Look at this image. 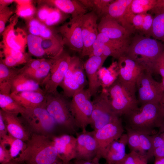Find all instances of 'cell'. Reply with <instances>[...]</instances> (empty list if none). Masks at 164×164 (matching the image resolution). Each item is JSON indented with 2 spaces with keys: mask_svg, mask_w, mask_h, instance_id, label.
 Here are the masks:
<instances>
[{
  "mask_svg": "<svg viewBox=\"0 0 164 164\" xmlns=\"http://www.w3.org/2000/svg\"><path fill=\"white\" fill-rule=\"evenodd\" d=\"M125 127L150 135L164 128V111L159 103H147L124 115Z\"/></svg>",
  "mask_w": 164,
  "mask_h": 164,
  "instance_id": "obj_1",
  "label": "cell"
},
{
  "mask_svg": "<svg viewBox=\"0 0 164 164\" xmlns=\"http://www.w3.org/2000/svg\"><path fill=\"white\" fill-rule=\"evenodd\" d=\"M164 50V45L151 37L140 34L131 39L125 54L141 66L145 71L154 73L155 61Z\"/></svg>",
  "mask_w": 164,
  "mask_h": 164,
  "instance_id": "obj_2",
  "label": "cell"
},
{
  "mask_svg": "<svg viewBox=\"0 0 164 164\" xmlns=\"http://www.w3.org/2000/svg\"><path fill=\"white\" fill-rule=\"evenodd\" d=\"M26 143L25 150L15 160L19 164H51L61 160L50 137L33 134Z\"/></svg>",
  "mask_w": 164,
  "mask_h": 164,
  "instance_id": "obj_3",
  "label": "cell"
},
{
  "mask_svg": "<svg viewBox=\"0 0 164 164\" xmlns=\"http://www.w3.org/2000/svg\"><path fill=\"white\" fill-rule=\"evenodd\" d=\"M69 102L58 92L46 94L45 107L56 124L58 128L65 134L77 133L74 118L71 113Z\"/></svg>",
  "mask_w": 164,
  "mask_h": 164,
  "instance_id": "obj_4",
  "label": "cell"
},
{
  "mask_svg": "<svg viewBox=\"0 0 164 164\" xmlns=\"http://www.w3.org/2000/svg\"><path fill=\"white\" fill-rule=\"evenodd\" d=\"M104 89L112 109L117 116H124L138 107L136 87L125 84L118 78Z\"/></svg>",
  "mask_w": 164,
  "mask_h": 164,
  "instance_id": "obj_5",
  "label": "cell"
},
{
  "mask_svg": "<svg viewBox=\"0 0 164 164\" xmlns=\"http://www.w3.org/2000/svg\"><path fill=\"white\" fill-rule=\"evenodd\" d=\"M19 118L31 135L36 134L50 137L54 135L53 133L58 128L46 110L45 103L39 106L25 109Z\"/></svg>",
  "mask_w": 164,
  "mask_h": 164,
  "instance_id": "obj_6",
  "label": "cell"
},
{
  "mask_svg": "<svg viewBox=\"0 0 164 164\" xmlns=\"http://www.w3.org/2000/svg\"><path fill=\"white\" fill-rule=\"evenodd\" d=\"M91 97L88 89L84 88L76 92L69 102L76 126L83 132L87 131L86 128L90 123L93 108Z\"/></svg>",
  "mask_w": 164,
  "mask_h": 164,
  "instance_id": "obj_7",
  "label": "cell"
},
{
  "mask_svg": "<svg viewBox=\"0 0 164 164\" xmlns=\"http://www.w3.org/2000/svg\"><path fill=\"white\" fill-rule=\"evenodd\" d=\"M83 65L80 59L72 56L69 67L60 86L66 98L72 97L77 91L84 88L86 84Z\"/></svg>",
  "mask_w": 164,
  "mask_h": 164,
  "instance_id": "obj_8",
  "label": "cell"
},
{
  "mask_svg": "<svg viewBox=\"0 0 164 164\" xmlns=\"http://www.w3.org/2000/svg\"><path fill=\"white\" fill-rule=\"evenodd\" d=\"M68 53L63 51L54 58L49 74L41 84L45 94L56 93L69 67L71 59Z\"/></svg>",
  "mask_w": 164,
  "mask_h": 164,
  "instance_id": "obj_9",
  "label": "cell"
},
{
  "mask_svg": "<svg viewBox=\"0 0 164 164\" xmlns=\"http://www.w3.org/2000/svg\"><path fill=\"white\" fill-rule=\"evenodd\" d=\"M92 101L93 108L90 125L93 130H98L111 121L116 116L111 105L105 89L103 88Z\"/></svg>",
  "mask_w": 164,
  "mask_h": 164,
  "instance_id": "obj_10",
  "label": "cell"
},
{
  "mask_svg": "<svg viewBox=\"0 0 164 164\" xmlns=\"http://www.w3.org/2000/svg\"><path fill=\"white\" fill-rule=\"evenodd\" d=\"M93 131L97 145V155L95 158L100 160L108 146L119 139L125 130L121 119L117 116L103 127Z\"/></svg>",
  "mask_w": 164,
  "mask_h": 164,
  "instance_id": "obj_11",
  "label": "cell"
},
{
  "mask_svg": "<svg viewBox=\"0 0 164 164\" xmlns=\"http://www.w3.org/2000/svg\"><path fill=\"white\" fill-rule=\"evenodd\" d=\"M152 74L145 71L138 77L136 84L137 98L141 105L147 103H159L163 92L160 83L156 81Z\"/></svg>",
  "mask_w": 164,
  "mask_h": 164,
  "instance_id": "obj_12",
  "label": "cell"
},
{
  "mask_svg": "<svg viewBox=\"0 0 164 164\" xmlns=\"http://www.w3.org/2000/svg\"><path fill=\"white\" fill-rule=\"evenodd\" d=\"M83 16L72 18L58 29L64 45L72 50L81 53L83 48L81 26Z\"/></svg>",
  "mask_w": 164,
  "mask_h": 164,
  "instance_id": "obj_13",
  "label": "cell"
},
{
  "mask_svg": "<svg viewBox=\"0 0 164 164\" xmlns=\"http://www.w3.org/2000/svg\"><path fill=\"white\" fill-rule=\"evenodd\" d=\"M132 1L114 0L109 6L106 14L115 20L131 35L135 32L132 23L135 15L131 8Z\"/></svg>",
  "mask_w": 164,
  "mask_h": 164,
  "instance_id": "obj_14",
  "label": "cell"
},
{
  "mask_svg": "<svg viewBox=\"0 0 164 164\" xmlns=\"http://www.w3.org/2000/svg\"><path fill=\"white\" fill-rule=\"evenodd\" d=\"M98 17L93 11L84 15L81 20V30L83 48L81 53L82 57L88 56L92 46L99 33L97 20Z\"/></svg>",
  "mask_w": 164,
  "mask_h": 164,
  "instance_id": "obj_15",
  "label": "cell"
},
{
  "mask_svg": "<svg viewBox=\"0 0 164 164\" xmlns=\"http://www.w3.org/2000/svg\"><path fill=\"white\" fill-rule=\"evenodd\" d=\"M117 63L118 68V78L125 84L136 87L138 77L145 71L143 68L125 54L118 59Z\"/></svg>",
  "mask_w": 164,
  "mask_h": 164,
  "instance_id": "obj_16",
  "label": "cell"
},
{
  "mask_svg": "<svg viewBox=\"0 0 164 164\" xmlns=\"http://www.w3.org/2000/svg\"><path fill=\"white\" fill-rule=\"evenodd\" d=\"M75 159L91 160L97 155V145L93 131L77 133Z\"/></svg>",
  "mask_w": 164,
  "mask_h": 164,
  "instance_id": "obj_17",
  "label": "cell"
},
{
  "mask_svg": "<svg viewBox=\"0 0 164 164\" xmlns=\"http://www.w3.org/2000/svg\"><path fill=\"white\" fill-rule=\"evenodd\" d=\"M107 58L103 56H93L89 57L83 64L88 80L87 88L91 96H95L101 86L98 71Z\"/></svg>",
  "mask_w": 164,
  "mask_h": 164,
  "instance_id": "obj_18",
  "label": "cell"
},
{
  "mask_svg": "<svg viewBox=\"0 0 164 164\" xmlns=\"http://www.w3.org/2000/svg\"><path fill=\"white\" fill-rule=\"evenodd\" d=\"M50 138L53 142L60 160L67 163L75 159L76 137L73 135L63 134L58 136L53 135Z\"/></svg>",
  "mask_w": 164,
  "mask_h": 164,
  "instance_id": "obj_19",
  "label": "cell"
},
{
  "mask_svg": "<svg viewBox=\"0 0 164 164\" xmlns=\"http://www.w3.org/2000/svg\"><path fill=\"white\" fill-rule=\"evenodd\" d=\"M99 33L109 38L122 41H129L131 35L115 20L108 15L102 17L98 23Z\"/></svg>",
  "mask_w": 164,
  "mask_h": 164,
  "instance_id": "obj_20",
  "label": "cell"
},
{
  "mask_svg": "<svg viewBox=\"0 0 164 164\" xmlns=\"http://www.w3.org/2000/svg\"><path fill=\"white\" fill-rule=\"evenodd\" d=\"M127 144V135L124 133L119 139L114 141L108 146L102 158L105 159L107 164H119L127 154L126 147Z\"/></svg>",
  "mask_w": 164,
  "mask_h": 164,
  "instance_id": "obj_21",
  "label": "cell"
},
{
  "mask_svg": "<svg viewBox=\"0 0 164 164\" xmlns=\"http://www.w3.org/2000/svg\"><path fill=\"white\" fill-rule=\"evenodd\" d=\"M8 135L26 142L31 135L27 131L18 116L8 113L0 109Z\"/></svg>",
  "mask_w": 164,
  "mask_h": 164,
  "instance_id": "obj_22",
  "label": "cell"
},
{
  "mask_svg": "<svg viewBox=\"0 0 164 164\" xmlns=\"http://www.w3.org/2000/svg\"><path fill=\"white\" fill-rule=\"evenodd\" d=\"M10 96L20 105L25 109L39 106L45 102L46 94L44 91H26Z\"/></svg>",
  "mask_w": 164,
  "mask_h": 164,
  "instance_id": "obj_23",
  "label": "cell"
},
{
  "mask_svg": "<svg viewBox=\"0 0 164 164\" xmlns=\"http://www.w3.org/2000/svg\"><path fill=\"white\" fill-rule=\"evenodd\" d=\"M11 94L29 91H43L40 84L21 72L16 75L12 80Z\"/></svg>",
  "mask_w": 164,
  "mask_h": 164,
  "instance_id": "obj_24",
  "label": "cell"
},
{
  "mask_svg": "<svg viewBox=\"0 0 164 164\" xmlns=\"http://www.w3.org/2000/svg\"><path fill=\"white\" fill-rule=\"evenodd\" d=\"M48 2L60 11L70 14L72 18L83 16L87 13V9L79 0H52Z\"/></svg>",
  "mask_w": 164,
  "mask_h": 164,
  "instance_id": "obj_25",
  "label": "cell"
},
{
  "mask_svg": "<svg viewBox=\"0 0 164 164\" xmlns=\"http://www.w3.org/2000/svg\"><path fill=\"white\" fill-rule=\"evenodd\" d=\"M17 18H14L3 32V43L4 47L19 50L24 52L23 40H21V38H18L15 29Z\"/></svg>",
  "mask_w": 164,
  "mask_h": 164,
  "instance_id": "obj_26",
  "label": "cell"
},
{
  "mask_svg": "<svg viewBox=\"0 0 164 164\" xmlns=\"http://www.w3.org/2000/svg\"><path fill=\"white\" fill-rule=\"evenodd\" d=\"M21 71V69H12L0 63V94L10 95L11 93V82L13 78Z\"/></svg>",
  "mask_w": 164,
  "mask_h": 164,
  "instance_id": "obj_27",
  "label": "cell"
},
{
  "mask_svg": "<svg viewBox=\"0 0 164 164\" xmlns=\"http://www.w3.org/2000/svg\"><path fill=\"white\" fill-rule=\"evenodd\" d=\"M4 59L2 62L9 67H15L27 63L29 60L24 52L21 51L4 47L3 49Z\"/></svg>",
  "mask_w": 164,
  "mask_h": 164,
  "instance_id": "obj_28",
  "label": "cell"
},
{
  "mask_svg": "<svg viewBox=\"0 0 164 164\" xmlns=\"http://www.w3.org/2000/svg\"><path fill=\"white\" fill-rule=\"evenodd\" d=\"M99 78L102 88H106L111 84L118 77L117 62H113L108 68L102 67L98 71Z\"/></svg>",
  "mask_w": 164,
  "mask_h": 164,
  "instance_id": "obj_29",
  "label": "cell"
},
{
  "mask_svg": "<svg viewBox=\"0 0 164 164\" xmlns=\"http://www.w3.org/2000/svg\"><path fill=\"white\" fill-rule=\"evenodd\" d=\"M0 141L6 144L9 148V151L13 160L18 159L25 150L26 143L23 140L15 138L8 135Z\"/></svg>",
  "mask_w": 164,
  "mask_h": 164,
  "instance_id": "obj_30",
  "label": "cell"
},
{
  "mask_svg": "<svg viewBox=\"0 0 164 164\" xmlns=\"http://www.w3.org/2000/svg\"><path fill=\"white\" fill-rule=\"evenodd\" d=\"M0 109L6 112L18 116L25 109L18 103L10 95L0 94Z\"/></svg>",
  "mask_w": 164,
  "mask_h": 164,
  "instance_id": "obj_31",
  "label": "cell"
},
{
  "mask_svg": "<svg viewBox=\"0 0 164 164\" xmlns=\"http://www.w3.org/2000/svg\"><path fill=\"white\" fill-rule=\"evenodd\" d=\"M87 9L94 11L98 17L106 15L108 9L114 0H79Z\"/></svg>",
  "mask_w": 164,
  "mask_h": 164,
  "instance_id": "obj_32",
  "label": "cell"
},
{
  "mask_svg": "<svg viewBox=\"0 0 164 164\" xmlns=\"http://www.w3.org/2000/svg\"><path fill=\"white\" fill-rule=\"evenodd\" d=\"M53 60L54 58L47 60L43 58L39 67L32 73L26 76L38 83L41 86L49 74Z\"/></svg>",
  "mask_w": 164,
  "mask_h": 164,
  "instance_id": "obj_33",
  "label": "cell"
},
{
  "mask_svg": "<svg viewBox=\"0 0 164 164\" xmlns=\"http://www.w3.org/2000/svg\"><path fill=\"white\" fill-rule=\"evenodd\" d=\"M29 29L30 34L43 39H51L56 35L45 25L36 19H32L29 22Z\"/></svg>",
  "mask_w": 164,
  "mask_h": 164,
  "instance_id": "obj_34",
  "label": "cell"
},
{
  "mask_svg": "<svg viewBox=\"0 0 164 164\" xmlns=\"http://www.w3.org/2000/svg\"><path fill=\"white\" fill-rule=\"evenodd\" d=\"M43 38L31 34H29L26 38V43L30 53L36 57H42L46 55L43 48Z\"/></svg>",
  "mask_w": 164,
  "mask_h": 164,
  "instance_id": "obj_35",
  "label": "cell"
},
{
  "mask_svg": "<svg viewBox=\"0 0 164 164\" xmlns=\"http://www.w3.org/2000/svg\"><path fill=\"white\" fill-rule=\"evenodd\" d=\"M150 36L164 42V13L154 16Z\"/></svg>",
  "mask_w": 164,
  "mask_h": 164,
  "instance_id": "obj_36",
  "label": "cell"
},
{
  "mask_svg": "<svg viewBox=\"0 0 164 164\" xmlns=\"http://www.w3.org/2000/svg\"><path fill=\"white\" fill-rule=\"evenodd\" d=\"M139 133L140 149L138 152L146 156L149 159L153 157L152 135Z\"/></svg>",
  "mask_w": 164,
  "mask_h": 164,
  "instance_id": "obj_37",
  "label": "cell"
},
{
  "mask_svg": "<svg viewBox=\"0 0 164 164\" xmlns=\"http://www.w3.org/2000/svg\"><path fill=\"white\" fill-rule=\"evenodd\" d=\"M156 2V0H132L131 9L134 14L145 13L153 8Z\"/></svg>",
  "mask_w": 164,
  "mask_h": 164,
  "instance_id": "obj_38",
  "label": "cell"
},
{
  "mask_svg": "<svg viewBox=\"0 0 164 164\" xmlns=\"http://www.w3.org/2000/svg\"><path fill=\"white\" fill-rule=\"evenodd\" d=\"M14 2L17 4L16 12L17 16L28 18L34 14L35 10L31 1L17 0Z\"/></svg>",
  "mask_w": 164,
  "mask_h": 164,
  "instance_id": "obj_39",
  "label": "cell"
},
{
  "mask_svg": "<svg viewBox=\"0 0 164 164\" xmlns=\"http://www.w3.org/2000/svg\"><path fill=\"white\" fill-rule=\"evenodd\" d=\"M149 159L138 152L132 151L127 154L123 160L119 164H148Z\"/></svg>",
  "mask_w": 164,
  "mask_h": 164,
  "instance_id": "obj_40",
  "label": "cell"
},
{
  "mask_svg": "<svg viewBox=\"0 0 164 164\" xmlns=\"http://www.w3.org/2000/svg\"><path fill=\"white\" fill-rule=\"evenodd\" d=\"M127 136V144L130 151L139 152L140 149L139 133L131 129L125 127Z\"/></svg>",
  "mask_w": 164,
  "mask_h": 164,
  "instance_id": "obj_41",
  "label": "cell"
},
{
  "mask_svg": "<svg viewBox=\"0 0 164 164\" xmlns=\"http://www.w3.org/2000/svg\"><path fill=\"white\" fill-rule=\"evenodd\" d=\"M97 39L104 45L126 51L130 42V41H122L112 39L101 33H98Z\"/></svg>",
  "mask_w": 164,
  "mask_h": 164,
  "instance_id": "obj_42",
  "label": "cell"
},
{
  "mask_svg": "<svg viewBox=\"0 0 164 164\" xmlns=\"http://www.w3.org/2000/svg\"><path fill=\"white\" fill-rule=\"evenodd\" d=\"M154 17L148 13H145L144 20L140 34L145 36L150 37Z\"/></svg>",
  "mask_w": 164,
  "mask_h": 164,
  "instance_id": "obj_43",
  "label": "cell"
},
{
  "mask_svg": "<svg viewBox=\"0 0 164 164\" xmlns=\"http://www.w3.org/2000/svg\"><path fill=\"white\" fill-rule=\"evenodd\" d=\"M43 58L29 60L21 69V72L27 76L32 73L39 67Z\"/></svg>",
  "mask_w": 164,
  "mask_h": 164,
  "instance_id": "obj_44",
  "label": "cell"
},
{
  "mask_svg": "<svg viewBox=\"0 0 164 164\" xmlns=\"http://www.w3.org/2000/svg\"><path fill=\"white\" fill-rule=\"evenodd\" d=\"M0 32L1 33L4 30L6 23L13 12L7 6H0Z\"/></svg>",
  "mask_w": 164,
  "mask_h": 164,
  "instance_id": "obj_45",
  "label": "cell"
},
{
  "mask_svg": "<svg viewBox=\"0 0 164 164\" xmlns=\"http://www.w3.org/2000/svg\"><path fill=\"white\" fill-rule=\"evenodd\" d=\"M61 18L60 10L56 8H52L44 22L48 26H52L58 22Z\"/></svg>",
  "mask_w": 164,
  "mask_h": 164,
  "instance_id": "obj_46",
  "label": "cell"
},
{
  "mask_svg": "<svg viewBox=\"0 0 164 164\" xmlns=\"http://www.w3.org/2000/svg\"><path fill=\"white\" fill-rule=\"evenodd\" d=\"M154 73L164 77V50L157 58L154 66Z\"/></svg>",
  "mask_w": 164,
  "mask_h": 164,
  "instance_id": "obj_47",
  "label": "cell"
},
{
  "mask_svg": "<svg viewBox=\"0 0 164 164\" xmlns=\"http://www.w3.org/2000/svg\"><path fill=\"white\" fill-rule=\"evenodd\" d=\"M9 149L6 145L0 141V163L8 162L12 160Z\"/></svg>",
  "mask_w": 164,
  "mask_h": 164,
  "instance_id": "obj_48",
  "label": "cell"
},
{
  "mask_svg": "<svg viewBox=\"0 0 164 164\" xmlns=\"http://www.w3.org/2000/svg\"><path fill=\"white\" fill-rule=\"evenodd\" d=\"M104 44L96 39L93 43L89 57L103 56Z\"/></svg>",
  "mask_w": 164,
  "mask_h": 164,
  "instance_id": "obj_49",
  "label": "cell"
},
{
  "mask_svg": "<svg viewBox=\"0 0 164 164\" xmlns=\"http://www.w3.org/2000/svg\"><path fill=\"white\" fill-rule=\"evenodd\" d=\"M144 14H135L132 18V24L135 31L136 30L139 32L141 30L143 23Z\"/></svg>",
  "mask_w": 164,
  "mask_h": 164,
  "instance_id": "obj_50",
  "label": "cell"
},
{
  "mask_svg": "<svg viewBox=\"0 0 164 164\" xmlns=\"http://www.w3.org/2000/svg\"><path fill=\"white\" fill-rule=\"evenodd\" d=\"M151 14L155 15L164 13V0H156L153 8L150 11Z\"/></svg>",
  "mask_w": 164,
  "mask_h": 164,
  "instance_id": "obj_51",
  "label": "cell"
},
{
  "mask_svg": "<svg viewBox=\"0 0 164 164\" xmlns=\"http://www.w3.org/2000/svg\"><path fill=\"white\" fill-rule=\"evenodd\" d=\"M52 8L47 6H44L39 9L37 13L38 18L43 22L46 19L48 15Z\"/></svg>",
  "mask_w": 164,
  "mask_h": 164,
  "instance_id": "obj_52",
  "label": "cell"
},
{
  "mask_svg": "<svg viewBox=\"0 0 164 164\" xmlns=\"http://www.w3.org/2000/svg\"><path fill=\"white\" fill-rule=\"evenodd\" d=\"M8 135L6 126L1 113H0V139Z\"/></svg>",
  "mask_w": 164,
  "mask_h": 164,
  "instance_id": "obj_53",
  "label": "cell"
},
{
  "mask_svg": "<svg viewBox=\"0 0 164 164\" xmlns=\"http://www.w3.org/2000/svg\"><path fill=\"white\" fill-rule=\"evenodd\" d=\"M153 157L155 159L164 157V141L160 146L154 150Z\"/></svg>",
  "mask_w": 164,
  "mask_h": 164,
  "instance_id": "obj_54",
  "label": "cell"
},
{
  "mask_svg": "<svg viewBox=\"0 0 164 164\" xmlns=\"http://www.w3.org/2000/svg\"><path fill=\"white\" fill-rule=\"evenodd\" d=\"M73 164H94L93 160H87L74 159L72 162Z\"/></svg>",
  "mask_w": 164,
  "mask_h": 164,
  "instance_id": "obj_55",
  "label": "cell"
},
{
  "mask_svg": "<svg viewBox=\"0 0 164 164\" xmlns=\"http://www.w3.org/2000/svg\"><path fill=\"white\" fill-rule=\"evenodd\" d=\"M14 2L13 0H0V6L6 7L7 5Z\"/></svg>",
  "mask_w": 164,
  "mask_h": 164,
  "instance_id": "obj_56",
  "label": "cell"
},
{
  "mask_svg": "<svg viewBox=\"0 0 164 164\" xmlns=\"http://www.w3.org/2000/svg\"><path fill=\"white\" fill-rule=\"evenodd\" d=\"M153 164H164V157L161 158L155 159Z\"/></svg>",
  "mask_w": 164,
  "mask_h": 164,
  "instance_id": "obj_57",
  "label": "cell"
},
{
  "mask_svg": "<svg viewBox=\"0 0 164 164\" xmlns=\"http://www.w3.org/2000/svg\"><path fill=\"white\" fill-rule=\"evenodd\" d=\"M159 103L164 111V92L163 93L161 99Z\"/></svg>",
  "mask_w": 164,
  "mask_h": 164,
  "instance_id": "obj_58",
  "label": "cell"
},
{
  "mask_svg": "<svg viewBox=\"0 0 164 164\" xmlns=\"http://www.w3.org/2000/svg\"><path fill=\"white\" fill-rule=\"evenodd\" d=\"M51 164H73L72 162H69L65 163L63 162L61 160H60L58 162H54Z\"/></svg>",
  "mask_w": 164,
  "mask_h": 164,
  "instance_id": "obj_59",
  "label": "cell"
},
{
  "mask_svg": "<svg viewBox=\"0 0 164 164\" xmlns=\"http://www.w3.org/2000/svg\"><path fill=\"white\" fill-rule=\"evenodd\" d=\"M0 164H19L18 163L16 162L15 160H12L11 161L9 162H8L2 163Z\"/></svg>",
  "mask_w": 164,
  "mask_h": 164,
  "instance_id": "obj_60",
  "label": "cell"
},
{
  "mask_svg": "<svg viewBox=\"0 0 164 164\" xmlns=\"http://www.w3.org/2000/svg\"><path fill=\"white\" fill-rule=\"evenodd\" d=\"M161 87L163 92H164V77L162 78V82L160 83Z\"/></svg>",
  "mask_w": 164,
  "mask_h": 164,
  "instance_id": "obj_61",
  "label": "cell"
},
{
  "mask_svg": "<svg viewBox=\"0 0 164 164\" xmlns=\"http://www.w3.org/2000/svg\"><path fill=\"white\" fill-rule=\"evenodd\" d=\"M93 160L94 162V164H101L99 162L100 160L97 159L95 158ZM105 164H108L106 163Z\"/></svg>",
  "mask_w": 164,
  "mask_h": 164,
  "instance_id": "obj_62",
  "label": "cell"
}]
</instances>
